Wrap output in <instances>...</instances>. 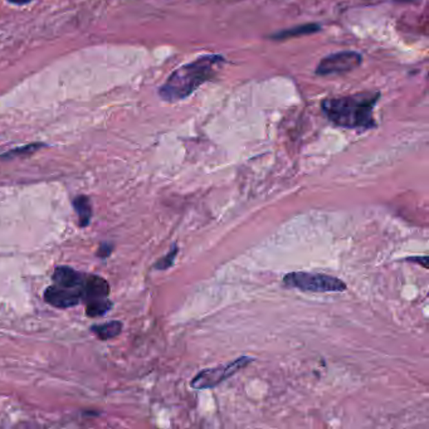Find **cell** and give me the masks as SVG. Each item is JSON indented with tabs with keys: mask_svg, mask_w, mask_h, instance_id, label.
I'll return each instance as SVG.
<instances>
[{
	"mask_svg": "<svg viewBox=\"0 0 429 429\" xmlns=\"http://www.w3.org/2000/svg\"><path fill=\"white\" fill-rule=\"evenodd\" d=\"M226 59L219 54H205L199 59L179 67L169 76L160 86L158 94L161 100L178 102L193 95L203 83L211 81Z\"/></svg>",
	"mask_w": 429,
	"mask_h": 429,
	"instance_id": "obj_1",
	"label": "cell"
},
{
	"mask_svg": "<svg viewBox=\"0 0 429 429\" xmlns=\"http://www.w3.org/2000/svg\"><path fill=\"white\" fill-rule=\"evenodd\" d=\"M380 98L379 92H362L328 98L321 103L324 115L333 124L351 130H369L375 127L374 109Z\"/></svg>",
	"mask_w": 429,
	"mask_h": 429,
	"instance_id": "obj_2",
	"label": "cell"
},
{
	"mask_svg": "<svg viewBox=\"0 0 429 429\" xmlns=\"http://www.w3.org/2000/svg\"><path fill=\"white\" fill-rule=\"evenodd\" d=\"M284 284L290 289H296L300 291L316 292H344L346 290V284L337 277L313 273V272H291L284 276Z\"/></svg>",
	"mask_w": 429,
	"mask_h": 429,
	"instance_id": "obj_3",
	"label": "cell"
},
{
	"mask_svg": "<svg viewBox=\"0 0 429 429\" xmlns=\"http://www.w3.org/2000/svg\"><path fill=\"white\" fill-rule=\"evenodd\" d=\"M253 362V357H242L233 360L232 363L223 364L218 365L216 368H209L199 371L197 375L193 378L190 386L197 390H204V389H211L214 386L222 384L224 380L233 377L238 371L246 368L247 365Z\"/></svg>",
	"mask_w": 429,
	"mask_h": 429,
	"instance_id": "obj_4",
	"label": "cell"
},
{
	"mask_svg": "<svg viewBox=\"0 0 429 429\" xmlns=\"http://www.w3.org/2000/svg\"><path fill=\"white\" fill-rule=\"evenodd\" d=\"M363 57L357 52H339L330 54L316 67V74L328 76L337 73L350 72L362 65Z\"/></svg>",
	"mask_w": 429,
	"mask_h": 429,
	"instance_id": "obj_5",
	"label": "cell"
},
{
	"mask_svg": "<svg viewBox=\"0 0 429 429\" xmlns=\"http://www.w3.org/2000/svg\"><path fill=\"white\" fill-rule=\"evenodd\" d=\"M44 301L59 308H68L82 302V289H70L53 284L44 291Z\"/></svg>",
	"mask_w": 429,
	"mask_h": 429,
	"instance_id": "obj_6",
	"label": "cell"
},
{
	"mask_svg": "<svg viewBox=\"0 0 429 429\" xmlns=\"http://www.w3.org/2000/svg\"><path fill=\"white\" fill-rule=\"evenodd\" d=\"M109 284L103 277L86 276L82 284V302L88 304L97 300L109 297Z\"/></svg>",
	"mask_w": 429,
	"mask_h": 429,
	"instance_id": "obj_7",
	"label": "cell"
},
{
	"mask_svg": "<svg viewBox=\"0 0 429 429\" xmlns=\"http://www.w3.org/2000/svg\"><path fill=\"white\" fill-rule=\"evenodd\" d=\"M86 275L81 273L71 267L67 266H59L54 269L52 280L54 284H59L62 287H70V289H82V284Z\"/></svg>",
	"mask_w": 429,
	"mask_h": 429,
	"instance_id": "obj_8",
	"label": "cell"
},
{
	"mask_svg": "<svg viewBox=\"0 0 429 429\" xmlns=\"http://www.w3.org/2000/svg\"><path fill=\"white\" fill-rule=\"evenodd\" d=\"M91 331L100 339V340H109L114 339L123 331V324L120 321H111L101 325L91 326Z\"/></svg>",
	"mask_w": 429,
	"mask_h": 429,
	"instance_id": "obj_9",
	"label": "cell"
},
{
	"mask_svg": "<svg viewBox=\"0 0 429 429\" xmlns=\"http://www.w3.org/2000/svg\"><path fill=\"white\" fill-rule=\"evenodd\" d=\"M74 211L80 219L81 227H87L92 218V205L86 196H79L73 199Z\"/></svg>",
	"mask_w": 429,
	"mask_h": 429,
	"instance_id": "obj_10",
	"label": "cell"
},
{
	"mask_svg": "<svg viewBox=\"0 0 429 429\" xmlns=\"http://www.w3.org/2000/svg\"><path fill=\"white\" fill-rule=\"evenodd\" d=\"M112 308V302L109 298H103V300H97L86 304V313L90 317H100L109 313Z\"/></svg>",
	"mask_w": 429,
	"mask_h": 429,
	"instance_id": "obj_11",
	"label": "cell"
},
{
	"mask_svg": "<svg viewBox=\"0 0 429 429\" xmlns=\"http://www.w3.org/2000/svg\"><path fill=\"white\" fill-rule=\"evenodd\" d=\"M43 144L41 143H36V144H30V145L23 146V147H18L14 150H10L8 153L1 155L0 158L1 159H13V158H18V156H22V155H30V154L34 153L36 150H39L41 147H43Z\"/></svg>",
	"mask_w": 429,
	"mask_h": 429,
	"instance_id": "obj_12",
	"label": "cell"
},
{
	"mask_svg": "<svg viewBox=\"0 0 429 429\" xmlns=\"http://www.w3.org/2000/svg\"><path fill=\"white\" fill-rule=\"evenodd\" d=\"M317 30H320L319 25H316V24H308V25L297 27V28H295V30H284L282 33L277 34L276 38H289V36H301V34H307V33H315Z\"/></svg>",
	"mask_w": 429,
	"mask_h": 429,
	"instance_id": "obj_13",
	"label": "cell"
},
{
	"mask_svg": "<svg viewBox=\"0 0 429 429\" xmlns=\"http://www.w3.org/2000/svg\"><path fill=\"white\" fill-rule=\"evenodd\" d=\"M178 252H179V248H178L176 244H174L170 249V252L167 255H164L159 262L155 263L154 267L156 269H170L174 264L175 257L178 255Z\"/></svg>",
	"mask_w": 429,
	"mask_h": 429,
	"instance_id": "obj_14",
	"label": "cell"
},
{
	"mask_svg": "<svg viewBox=\"0 0 429 429\" xmlns=\"http://www.w3.org/2000/svg\"><path fill=\"white\" fill-rule=\"evenodd\" d=\"M112 251H114V246L111 243H102L96 255L100 258H107L112 253Z\"/></svg>",
	"mask_w": 429,
	"mask_h": 429,
	"instance_id": "obj_15",
	"label": "cell"
},
{
	"mask_svg": "<svg viewBox=\"0 0 429 429\" xmlns=\"http://www.w3.org/2000/svg\"><path fill=\"white\" fill-rule=\"evenodd\" d=\"M407 261L408 262L417 263V264H422L423 269H428L429 258L427 255H424V257H409L407 258Z\"/></svg>",
	"mask_w": 429,
	"mask_h": 429,
	"instance_id": "obj_16",
	"label": "cell"
},
{
	"mask_svg": "<svg viewBox=\"0 0 429 429\" xmlns=\"http://www.w3.org/2000/svg\"><path fill=\"white\" fill-rule=\"evenodd\" d=\"M8 3L13 4V6H18V7H22V6H27L30 4L33 0H7Z\"/></svg>",
	"mask_w": 429,
	"mask_h": 429,
	"instance_id": "obj_17",
	"label": "cell"
},
{
	"mask_svg": "<svg viewBox=\"0 0 429 429\" xmlns=\"http://www.w3.org/2000/svg\"><path fill=\"white\" fill-rule=\"evenodd\" d=\"M400 1H412V0H400Z\"/></svg>",
	"mask_w": 429,
	"mask_h": 429,
	"instance_id": "obj_18",
	"label": "cell"
}]
</instances>
